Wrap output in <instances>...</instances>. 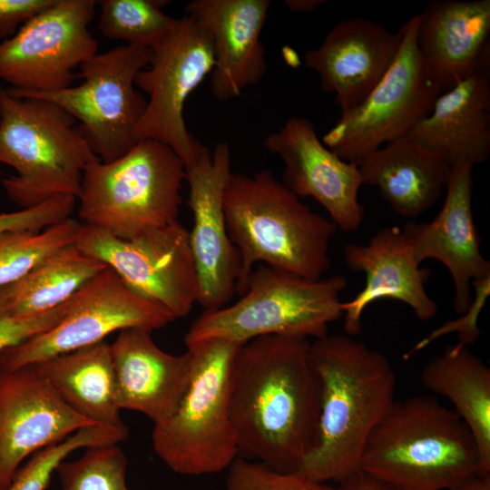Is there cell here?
<instances>
[{"mask_svg": "<svg viewBox=\"0 0 490 490\" xmlns=\"http://www.w3.org/2000/svg\"><path fill=\"white\" fill-rule=\"evenodd\" d=\"M306 338L263 336L242 346L231 379L239 456L291 472L314 446L319 385Z\"/></svg>", "mask_w": 490, "mask_h": 490, "instance_id": "cell-1", "label": "cell"}, {"mask_svg": "<svg viewBox=\"0 0 490 490\" xmlns=\"http://www.w3.org/2000/svg\"><path fill=\"white\" fill-rule=\"evenodd\" d=\"M319 385L316 441L299 471L338 484L360 472L367 440L395 401L396 373L386 356L351 336L326 335L309 343Z\"/></svg>", "mask_w": 490, "mask_h": 490, "instance_id": "cell-2", "label": "cell"}, {"mask_svg": "<svg viewBox=\"0 0 490 490\" xmlns=\"http://www.w3.org/2000/svg\"><path fill=\"white\" fill-rule=\"evenodd\" d=\"M223 203L228 233L240 258V295L257 263L310 279L322 278L330 268L329 245L337 226L270 171L232 172Z\"/></svg>", "mask_w": 490, "mask_h": 490, "instance_id": "cell-3", "label": "cell"}, {"mask_svg": "<svg viewBox=\"0 0 490 490\" xmlns=\"http://www.w3.org/2000/svg\"><path fill=\"white\" fill-rule=\"evenodd\" d=\"M360 470L397 490H450L479 474L475 441L436 397L394 401L370 433Z\"/></svg>", "mask_w": 490, "mask_h": 490, "instance_id": "cell-4", "label": "cell"}, {"mask_svg": "<svg viewBox=\"0 0 490 490\" xmlns=\"http://www.w3.org/2000/svg\"><path fill=\"white\" fill-rule=\"evenodd\" d=\"M97 160L66 111L0 86V162L16 172L2 185L15 203L26 209L56 196L76 198L83 172Z\"/></svg>", "mask_w": 490, "mask_h": 490, "instance_id": "cell-5", "label": "cell"}, {"mask_svg": "<svg viewBox=\"0 0 490 490\" xmlns=\"http://www.w3.org/2000/svg\"><path fill=\"white\" fill-rule=\"evenodd\" d=\"M340 275L310 279L265 264L252 270L241 298L228 307L207 309L188 329L187 348L222 339L243 345L263 336L319 338L343 317Z\"/></svg>", "mask_w": 490, "mask_h": 490, "instance_id": "cell-6", "label": "cell"}, {"mask_svg": "<svg viewBox=\"0 0 490 490\" xmlns=\"http://www.w3.org/2000/svg\"><path fill=\"white\" fill-rule=\"evenodd\" d=\"M185 180V165L170 147L138 141L122 156L85 169L76 197L79 218L116 238L132 239L178 220Z\"/></svg>", "mask_w": 490, "mask_h": 490, "instance_id": "cell-7", "label": "cell"}, {"mask_svg": "<svg viewBox=\"0 0 490 490\" xmlns=\"http://www.w3.org/2000/svg\"><path fill=\"white\" fill-rule=\"evenodd\" d=\"M242 345L213 339L188 348L191 373L173 414L154 424L152 443L174 473L201 475L228 469L239 456L230 416L233 364Z\"/></svg>", "mask_w": 490, "mask_h": 490, "instance_id": "cell-8", "label": "cell"}, {"mask_svg": "<svg viewBox=\"0 0 490 490\" xmlns=\"http://www.w3.org/2000/svg\"><path fill=\"white\" fill-rule=\"evenodd\" d=\"M150 47L123 44L97 53L80 65L77 86L48 93H14L54 103L75 121L102 162L125 154L135 143L134 131L147 105L135 88L137 74L152 62Z\"/></svg>", "mask_w": 490, "mask_h": 490, "instance_id": "cell-9", "label": "cell"}, {"mask_svg": "<svg viewBox=\"0 0 490 490\" xmlns=\"http://www.w3.org/2000/svg\"><path fill=\"white\" fill-rule=\"evenodd\" d=\"M150 48L152 62L135 78V84L149 99L134 140L167 145L186 169L207 148L188 131L183 108L189 95L213 70L212 40L202 24L185 15L176 18Z\"/></svg>", "mask_w": 490, "mask_h": 490, "instance_id": "cell-10", "label": "cell"}, {"mask_svg": "<svg viewBox=\"0 0 490 490\" xmlns=\"http://www.w3.org/2000/svg\"><path fill=\"white\" fill-rule=\"evenodd\" d=\"M398 30L400 44L384 76L322 137L323 143L347 162L358 165L368 153L407 134L442 93L427 75L417 49V15Z\"/></svg>", "mask_w": 490, "mask_h": 490, "instance_id": "cell-11", "label": "cell"}, {"mask_svg": "<svg viewBox=\"0 0 490 490\" xmlns=\"http://www.w3.org/2000/svg\"><path fill=\"white\" fill-rule=\"evenodd\" d=\"M174 319L169 310L134 292L107 267L66 302L64 315L53 328L2 350L0 370L36 364L97 344L116 331H153Z\"/></svg>", "mask_w": 490, "mask_h": 490, "instance_id": "cell-12", "label": "cell"}, {"mask_svg": "<svg viewBox=\"0 0 490 490\" xmlns=\"http://www.w3.org/2000/svg\"><path fill=\"white\" fill-rule=\"evenodd\" d=\"M75 246L111 268L140 296L175 318L187 316L198 301L199 285L189 230L179 220L130 240L81 225Z\"/></svg>", "mask_w": 490, "mask_h": 490, "instance_id": "cell-13", "label": "cell"}, {"mask_svg": "<svg viewBox=\"0 0 490 490\" xmlns=\"http://www.w3.org/2000/svg\"><path fill=\"white\" fill-rule=\"evenodd\" d=\"M97 1L54 0L0 44V79L14 93L72 86L74 69L97 54L91 32Z\"/></svg>", "mask_w": 490, "mask_h": 490, "instance_id": "cell-14", "label": "cell"}, {"mask_svg": "<svg viewBox=\"0 0 490 490\" xmlns=\"http://www.w3.org/2000/svg\"><path fill=\"white\" fill-rule=\"evenodd\" d=\"M231 173L226 142L219 143L213 152L206 148L186 168L188 205L193 218L189 240L198 278L197 302L205 310L221 308L232 298L240 274V258L228 233L223 203Z\"/></svg>", "mask_w": 490, "mask_h": 490, "instance_id": "cell-15", "label": "cell"}, {"mask_svg": "<svg viewBox=\"0 0 490 490\" xmlns=\"http://www.w3.org/2000/svg\"><path fill=\"white\" fill-rule=\"evenodd\" d=\"M94 425L58 397L35 364L0 370V490L27 457Z\"/></svg>", "mask_w": 490, "mask_h": 490, "instance_id": "cell-16", "label": "cell"}, {"mask_svg": "<svg viewBox=\"0 0 490 490\" xmlns=\"http://www.w3.org/2000/svg\"><path fill=\"white\" fill-rule=\"evenodd\" d=\"M263 145L283 162L282 182L293 193L313 198L343 231L359 229L365 210L358 200L363 185L358 165L327 147L309 120L290 117L265 138Z\"/></svg>", "mask_w": 490, "mask_h": 490, "instance_id": "cell-17", "label": "cell"}, {"mask_svg": "<svg viewBox=\"0 0 490 490\" xmlns=\"http://www.w3.org/2000/svg\"><path fill=\"white\" fill-rule=\"evenodd\" d=\"M473 168L452 166L442 209L429 222H407L402 230L416 260H436L446 266L455 287L454 308L464 313L472 300V281L490 276L483 256L472 209Z\"/></svg>", "mask_w": 490, "mask_h": 490, "instance_id": "cell-18", "label": "cell"}, {"mask_svg": "<svg viewBox=\"0 0 490 490\" xmlns=\"http://www.w3.org/2000/svg\"><path fill=\"white\" fill-rule=\"evenodd\" d=\"M401 41L399 30L362 17L342 20L320 45L305 54L327 93L335 94L340 114L362 103L392 64Z\"/></svg>", "mask_w": 490, "mask_h": 490, "instance_id": "cell-19", "label": "cell"}, {"mask_svg": "<svg viewBox=\"0 0 490 490\" xmlns=\"http://www.w3.org/2000/svg\"><path fill=\"white\" fill-rule=\"evenodd\" d=\"M344 259L349 270L366 276L364 289L342 304L344 328L348 336L361 333L364 310L381 299L405 303L423 321L437 313V303L425 288L429 271L420 268L401 228L386 227L367 244L348 243Z\"/></svg>", "mask_w": 490, "mask_h": 490, "instance_id": "cell-20", "label": "cell"}, {"mask_svg": "<svg viewBox=\"0 0 490 490\" xmlns=\"http://www.w3.org/2000/svg\"><path fill=\"white\" fill-rule=\"evenodd\" d=\"M269 0H193L188 16L209 32L213 44L211 93L218 101L239 96L258 83L267 70L260 34L270 7Z\"/></svg>", "mask_w": 490, "mask_h": 490, "instance_id": "cell-21", "label": "cell"}, {"mask_svg": "<svg viewBox=\"0 0 490 490\" xmlns=\"http://www.w3.org/2000/svg\"><path fill=\"white\" fill-rule=\"evenodd\" d=\"M120 408L145 415L154 424L170 417L190 382L191 354L163 351L152 331L127 328L110 345Z\"/></svg>", "mask_w": 490, "mask_h": 490, "instance_id": "cell-22", "label": "cell"}, {"mask_svg": "<svg viewBox=\"0 0 490 490\" xmlns=\"http://www.w3.org/2000/svg\"><path fill=\"white\" fill-rule=\"evenodd\" d=\"M407 135L451 167L485 162L490 154V57L441 93Z\"/></svg>", "mask_w": 490, "mask_h": 490, "instance_id": "cell-23", "label": "cell"}, {"mask_svg": "<svg viewBox=\"0 0 490 490\" xmlns=\"http://www.w3.org/2000/svg\"><path fill=\"white\" fill-rule=\"evenodd\" d=\"M490 0H436L417 14L416 45L445 92L490 57Z\"/></svg>", "mask_w": 490, "mask_h": 490, "instance_id": "cell-24", "label": "cell"}, {"mask_svg": "<svg viewBox=\"0 0 490 490\" xmlns=\"http://www.w3.org/2000/svg\"><path fill=\"white\" fill-rule=\"evenodd\" d=\"M358 168L362 184L377 187L398 216L414 219L439 200L452 167L406 134L366 155Z\"/></svg>", "mask_w": 490, "mask_h": 490, "instance_id": "cell-25", "label": "cell"}, {"mask_svg": "<svg viewBox=\"0 0 490 490\" xmlns=\"http://www.w3.org/2000/svg\"><path fill=\"white\" fill-rule=\"evenodd\" d=\"M58 397L97 425L123 426L110 344L99 342L35 364Z\"/></svg>", "mask_w": 490, "mask_h": 490, "instance_id": "cell-26", "label": "cell"}, {"mask_svg": "<svg viewBox=\"0 0 490 490\" xmlns=\"http://www.w3.org/2000/svg\"><path fill=\"white\" fill-rule=\"evenodd\" d=\"M421 381L427 390L450 400L475 441L478 475H490L489 368L467 346L457 343L424 367Z\"/></svg>", "mask_w": 490, "mask_h": 490, "instance_id": "cell-27", "label": "cell"}, {"mask_svg": "<svg viewBox=\"0 0 490 490\" xmlns=\"http://www.w3.org/2000/svg\"><path fill=\"white\" fill-rule=\"evenodd\" d=\"M106 268L74 243L68 245L5 287L10 309L15 316H34L58 308Z\"/></svg>", "mask_w": 490, "mask_h": 490, "instance_id": "cell-28", "label": "cell"}, {"mask_svg": "<svg viewBox=\"0 0 490 490\" xmlns=\"http://www.w3.org/2000/svg\"><path fill=\"white\" fill-rule=\"evenodd\" d=\"M81 225L68 218L40 231L0 235V288L20 280L50 256L74 244Z\"/></svg>", "mask_w": 490, "mask_h": 490, "instance_id": "cell-29", "label": "cell"}, {"mask_svg": "<svg viewBox=\"0 0 490 490\" xmlns=\"http://www.w3.org/2000/svg\"><path fill=\"white\" fill-rule=\"evenodd\" d=\"M98 29L113 40L150 47L175 22L162 8L166 1L102 0Z\"/></svg>", "mask_w": 490, "mask_h": 490, "instance_id": "cell-30", "label": "cell"}, {"mask_svg": "<svg viewBox=\"0 0 490 490\" xmlns=\"http://www.w3.org/2000/svg\"><path fill=\"white\" fill-rule=\"evenodd\" d=\"M128 437L125 425L83 427L64 440L41 449L21 466L5 490H45L61 462L73 452L90 446L119 445Z\"/></svg>", "mask_w": 490, "mask_h": 490, "instance_id": "cell-31", "label": "cell"}, {"mask_svg": "<svg viewBox=\"0 0 490 490\" xmlns=\"http://www.w3.org/2000/svg\"><path fill=\"white\" fill-rule=\"evenodd\" d=\"M127 458L119 445L95 446L56 472L61 490H131L126 484Z\"/></svg>", "mask_w": 490, "mask_h": 490, "instance_id": "cell-32", "label": "cell"}, {"mask_svg": "<svg viewBox=\"0 0 490 490\" xmlns=\"http://www.w3.org/2000/svg\"><path fill=\"white\" fill-rule=\"evenodd\" d=\"M226 490H336L299 471L283 472L261 462L238 456L228 468Z\"/></svg>", "mask_w": 490, "mask_h": 490, "instance_id": "cell-33", "label": "cell"}, {"mask_svg": "<svg viewBox=\"0 0 490 490\" xmlns=\"http://www.w3.org/2000/svg\"><path fill=\"white\" fill-rule=\"evenodd\" d=\"M474 295L468 309L457 318L448 320L426 337L420 339L405 356L408 358L417 351L424 349L429 344L447 334L456 333L460 344L470 345L476 341L480 335L478 318L480 313L490 295V276L475 279L472 281Z\"/></svg>", "mask_w": 490, "mask_h": 490, "instance_id": "cell-34", "label": "cell"}, {"mask_svg": "<svg viewBox=\"0 0 490 490\" xmlns=\"http://www.w3.org/2000/svg\"><path fill=\"white\" fill-rule=\"evenodd\" d=\"M66 310V302L47 312L34 316L12 313L5 288H0V352L21 344L57 324Z\"/></svg>", "mask_w": 490, "mask_h": 490, "instance_id": "cell-35", "label": "cell"}, {"mask_svg": "<svg viewBox=\"0 0 490 490\" xmlns=\"http://www.w3.org/2000/svg\"><path fill=\"white\" fill-rule=\"evenodd\" d=\"M76 198L56 196L38 205L13 212L0 213V235L11 231H40L68 218Z\"/></svg>", "mask_w": 490, "mask_h": 490, "instance_id": "cell-36", "label": "cell"}, {"mask_svg": "<svg viewBox=\"0 0 490 490\" xmlns=\"http://www.w3.org/2000/svg\"><path fill=\"white\" fill-rule=\"evenodd\" d=\"M54 0H0V39L6 40Z\"/></svg>", "mask_w": 490, "mask_h": 490, "instance_id": "cell-37", "label": "cell"}, {"mask_svg": "<svg viewBox=\"0 0 490 490\" xmlns=\"http://www.w3.org/2000/svg\"><path fill=\"white\" fill-rule=\"evenodd\" d=\"M336 490H397L363 471H360L339 484Z\"/></svg>", "mask_w": 490, "mask_h": 490, "instance_id": "cell-38", "label": "cell"}, {"mask_svg": "<svg viewBox=\"0 0 490 490\" xmlns=\"http://www.w3.org/2000/svg\"><path fill=\"white\" fill-rule=\"evenodd\" d=\"M450 490H490V475H475Z\"/></svg>", "mask_w": 490, "mask_h": 490, "instance_id": "cell-39", "label": "cell"}, {"mask_svg": "<svg viewBox=\"0 0 490 490\" xmlns=\"http://www.w3.org/2000/svg\"><path fill=\"white\" fill-rule=\"evenodd\" d=\"M327 3L325 0H287L285 5L294 12H312Z\"/></svg>", "mask_w": 490, "mask_h": 490, "instance_id": "cell-40", "label": "cell"}]
</instances>
